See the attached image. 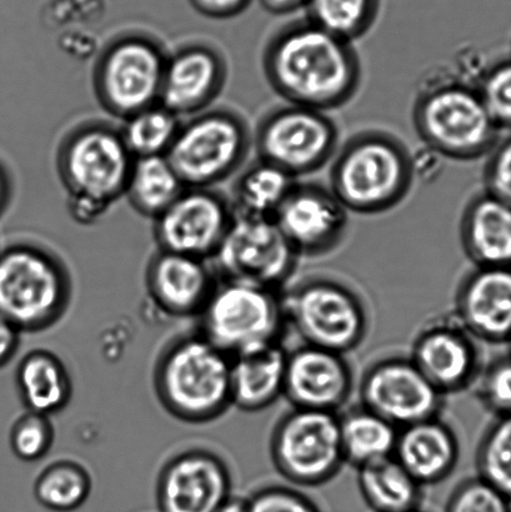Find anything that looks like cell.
<instances>
[{"instance_id": "cell-6", "label": "cell", "mask_w": 511, "mask_h": 512, "mask_svg": "<svg viewBox=\"0 0 511 512\" xmlns=\"http://www.w3.org/2000/svg\"><path fill=\"white\" fill-rule=\"evenodd\" d=\"M70 301L72 278L52 250L30 240L0 250V314L22 333L52 328Z\"/></svg>"}, {"instance_id": "cell-23", "label": "cell", "mask_w": 511, "mask_h": 512, "mask_svg": "<svg viewBox=\"0 0 511 512\" xmlns=\"http://www.w3.org/2000/svg\"><path fill=\"white\" fill-rule=\"evenodd\" d=\"M457 435L440 416L399 429L394 458L422 486L443 483L457 468Z\"/></svg>"}, {"instance_id": "cell-24", "label": "cell", "mask_w": 511, "mask_h": 512, "mask_svg": "<svg viewBox=\"0 0 511 512\" xmlns=\"http://www.w3.org/2000/svg\"><path fill=\"white\" fill-rule=\"evenodd\" d=\"M460 242L475 266H511V205L475 195L460 219Z\"/></svg>"}, {"instance_id": "cell-25", "label": "cell", "mask_w": 511, "mask_h": 512, "mask_svg": "<svg viewBox=\"0 0 511 512\" xmlns=\"http://www.w3.org/2000/svg\"><path fill=\"white\" fill-rule=\"evenodd\" d=\"M288 351L282 344L265 346L232 358V406L258 413L277 403L284 393Z\"/></svg>"}, {"instance_id": "cell-47", "label": "cell", "mask_w": 511, "mask_h": 512, "mask_svg": "<svg viewBox=\"0 0 511 512\" xmlns=\"http://www.w3.org/2000/svg\"><path fill=\"white\" fill-rule=\"evenodd\" d=\"M509 344H510V353H511V340L509 341Z\"/></svg>"}, {"instance_id": "cell-19", "label": "cell", "mask_w": 511, "mask_h": 512, "mask_svg": "<svg viewBox=\"0 0 511 512\" xmlns=\"http://www.w3.org/2000/svg\"><path fill=\"white\" fill-rule=\"evenodd\" d=\"M232 474L219 455L192 449L175 455L160 471L159 512H214L232 495Z\"/></svg>"}, {"instance_id": "cell-26", "label": "cell", "mask_w": 511, "mask_h": 512, "mask_svg": "<svg viewBox=\"0 0 511 512\" xmlns=\"http://www.w3.org/2000/svg\"><path fill=\"white\" fill-rule=\"evenodd\" d=\"M18 391L28 411L53 415L65 409L73 394L69 371L57 355L33 350L20 361L15 374Z\"/></svg>"}, {"instance_id": "cell-43", "label": "cell", "mask_w": 511, "mask_h": 512, "mask_svg": "<svg viewBox=\"0 0 511 512\" xmlns=\"http://www.w3.org/2000/svg\"><path fill=\"white\" fill-rule=\"evenodd\" d=\"M14 195V182L7 165L0 162V218L8 212Z\"/></svg>"}, {"instance_id": "cell-7", "label": "cell", "mask_w": 511, "mask_h": 512, "mask_svg": "<svg viewBox=\"0 0 511 512\" xmlns=\"http://www.w3.org/2000/svg\"><path fill=\"white\" fill-rule=\"evenodd\" d=\"M253 130L237 110L215 107L187 118L165 157L187 188H215L244 168Z\"/></svg>"}, {"instance_id": "cell-40", "label": "cell", "mask_w": 511, "mask_h": 512, "mask_svg": "<svg viewBox=\"0 0 511 512\" xmlns=\"http://www.w3.org/2000/svg\"><path fill=\"white\" fill-rule=\"evenodd\" d=\"M484 168L485 192L511 205V137L498 142Z\"/></svg>"}, {"instance_id": "cell-13", "label": "cell", "mask_w": 511, "mask_h": 512, "mask_svg": "<svg viewBox=\"0 0 511 512\" xmlns=\"http://www.w3.org/2000/svg\"><path fill=\"white\" fill-rule=\"evenodd\" d=\"M298 259L273 219L235 217L210 260L219 279L280 291L292 278Z\"/></svg>"}, {"instance_id": "cell-16", "label": "cell", "mask_w": 511, "mask_h": 512, "mask_svg": "<svg viewBox=\"0 0 511 512\" xmlns=\"http://www.w3.org/2000/svg\"><path fill=\"white\" fill-rule=\"evenodd\" d=\"M274 222L299 258H317L334 252L344 242L349 212L329 188L298 180Z\"/></svg>"}, {"instance_id": "cell-33", "label": "cell", "mask_w": 511, "mask_h": 512, "mask_svg": "<svg viewBox=\"0 0 511 512\" xmlns=\"http://www.w3.org/2000/svg\"><path fill=\"white\" fill-rule=\"evenodd\" d=\"M308 20L354 43L373 28L379 13V0H308Z\"/></svg>"}, {"instance_id": "cell-44", "label": "cell", "mask_w": 511, "mask_h": 512, "mask_svg": "<svg viewBox=\"0 0 511 512\" xmlns=\"http://www.w3.org/2000/svg\"><path fill=\"white\" fill-rule=\"evenodd\" d=\"M265 10L275 15H287L307 7L308 0H260Z\"/></svg>"}, {"instance_id": "cell-22", "label": "cell", "mask_w": 511, "mask_h": 512, "mask_svg": "<svg viewBox=\"0 0 511 512\" xmlns=\"http://www.w3.org/2000/svg\"><path fill=\"white\" fill-rule=\"evenodd\" d=\"M217 283L208 260L160 249L149 260L145 274L153 303L174 318L199 316Z\"/></svg>"}, {"instance_id": "cell-20", "label": "cell", "mask_w": 511, "mask_h": 512, "mask_svg": "<svg viewBox=\"0 0 511 512\" xmlns=\"http://www.w3.org/2000/svg\"><path fill=\"white\" fill-rule=\"evenodd\" d=\"M353 371L345 355L303 344L288 353L285 399L295 409L338 414L353 393Z\"/></svg>"}, {"instance_id": "cell-39", "label": "cell", "mask_w": 511, "mask_h": 512, "mask_svg": "<svg viewBox=\"0 0 511 512\" xmlns=\"http://www.w3.org/2000/svg\"><path fill=\"white\" fill-rule=\"evenodd\" d=\"M249 512H320L309 496L284 485H270L254 493Z\"/></svg>"}, {"instance_id": "cell-41", "label": "cell", "mask_w": 511, "mask_h": 512, "mask_svg": "<svg viewBox=\"0 0 511 512\" xmlns=\"http://www.w3.org/2000/svg\"><path fill=\"white\" fill-rule=\"evenodd\" d=\"M195 12L210 19H229L242 14L252 0H189Z\"/></svg>"}, {"instance_id": "cell-35", "label": "cell", "mask_w": 511, "mask_h": 512, "mask_svg": "<svg viewBox=\"0 0 511 512\" xmlns=\"http://www.w3.org/2000/svg\"><path fill=\"white\" fill-rule=\"evenodd\" d=\"M473 386L480 403L495 418L511 415V353L482 366Z\"/></svg>"}, {"instance_id": "cell-37", "label": "cell", "mask_w": 511, "mask_h": 512, "mask_svg": "<svg viewBox=\"0 0 511 512\" xmlns=\"http://www.w3.org/2000/svg\"><path fill=\"white\" fill-rule=\"evenodd\" d=\"M477 90L499 130H511V59L489 67Z\"/></svg>"}, {"instance_id": "cell-3", "label": "cell", "mask_w": 511, "mask_h": 512, "mask_svg": "<svg viewBox=\"0 0 511 512\" xmlns=\"http://www.w3.org/2000/svg\"><path fill=\"white\" fill-rule=\"evenodd\" d=\"M329 180V189L349 213H387L412 190L414 157L394 134L363 130L340 144L330 162Z\"/></svg>"}, {"instance_id": "cell-45", "label": "cell", "mask_w": 511, "mask_h": 512, "mask_svg": "<svg viewBox=\"0 0 511 512\" xmlns=\"http://www.w3.org/2000/svg\"><path fill=\"white\" fill-rule=\"evenodd\" d=\"M214 512H249V501L240 496L230 495Z\"/></svg>"}, {"instance_id": "cell-4", "label": "cell", "mask_w": 511, "mask_h": 512, "mask_svg": "<svg viewBox=\"0 0 511 512\" xmlns=\"http://www.w3.org/2000/svg\"><path fill=\"white\" fill-rule=\"evenodd\" d=\"M232 358L203 335L182 336L163 350L154 371L155 393L175 419L204 424L232 406Z\"/></svg>"}, {"instance_id": "cell-32", "label": "cell", "mask_w": 511, "mask_h": 512, "mask_svg": "<svg viewBox=\"0 0 511 512\" xmlns=\"http://www.w3.org/2000/svg\"><path fill=\"white\" fill-rule=\"evenodd\" d=\"M92 493V478L74 461H57L38 476L34 496L38 504L53 512H73L87 503Z\"/></svg>"}, {"instance_id": "cell-46", "label": "cell", "mask_w": 511, "mask_h": 512, "mask_svg": "<svg viewBox=\"0 0 511 512\" xmlns=\"http://www.w3.org/2000/svg\"><path fill=\"white\" fill-rule=\"evenodd\" d=\"M410 512H422V511H420V510H415V511H410Z\"/></svg>"}, {"instance_id": "cell-1", "label": "cell", "mask_w": 511, "mask_h": 512, "mask_svg": "<svg viewBox=\"0 0 511 512\" xmlns=\"http://www.w3.org/2000/svg\"><path fill=\"white\" fill-rule=\"evenodd\" d=\"M265 79L284 103L328 113L345 107L363 83L353 43L305 19L285 25L265 44Z\"/></svg>"}, {"instance_id": "cell-10", "label": "cell", "mask_w": 511, "mask_h": 512, "mask_svg": "<svg viewBox=\"0 0 511 512\" xmlns=\"http://www.w3.org/2000/svg\"><path fill=\"white\" fill-rule=\"evenodd\" d=\"M287 325L303 344L348 354L363 344L369 316L360 296L342 281L313 276L283 294Z\"/></svg>"}, {"instance_id": "cell-11", "label": "cell", "mask_w": 511, "mask_h": 512, "mask_svg": "<svg viewBox=\"0 0 511 512\" xmlns=\"http://www.w3.org/2000/svg\"><path fill=\"white\" fill-rule=\"evenodd\" d=\"M340 147L338 124L328 113L284 103L260 118L253 132L258 159L295 179L327 167Z\"/></svg>"}, {"instance_id": "cell-34", "label": "cell", "mask_w": 511, "mask_h": 512, "mask_svg": "<svg viewBox=\"0 0 511 512\" xmlns=\"http://www.w3.org/2000/svg\"><path fill=\"white\" fill-rule=\"evenodd\" d=\"M478 476L511 501V415L497 418L477 451Z\"/></svg>"}, {"instance_id": "cell-42", "label": "cell", "mask_w": 511, "mask_h": 512, "mask_svg": "<svg viewBox=\"0 0 511 512\" xmlns=\"http://www.w3.org/2000/svg\"><path fill=\"white\" fill-rule=\"evenodd\" d=\"M20 334L22 331L0 314V368L7 365L17 354Z\"/></svg>"}, {"instance_id": "cell-8", "label": "cell", "mask_w": 511, "mask_h": 512, "mask_svg": "<svg viewBox=\"0 0 511 512\" xmlns=\"http://www.w3.org/2000/svg\"><path fill=\"white\" fill-rule=\"evenodd\" d=\"M199 334L230 358L279 344L287 330L283 293L219 279L199 314Z\"/></svg>"}, {"instance_id": "cell-2", "label": "cell", "mask_w": 511, "mask_h": 512, "mask_svg": "<svg viewBox=\"0 0 511 512\" xmlns=\"http://www.w3.org/2000/svg\"><path fill=\"white\" fill-rule=\"evenodd\" d=\"M134 160L113 124L88 120L70 129L55 155L70 217L82 225L102 219L124 198Z\"/></svg>"}, {"instance_id": "cell-29", "label": "cell", "mask_w": 511, "mask_h": 512, "mask_svg": "<svg viewBox=\"0 0 511 512\" xmlns=\"http://www.w3.org/2000/svg\"><path fill=\"white\" fill-rule=\"evenodd\" d=\"M182 179L165 155L135 158L124 198L135 213L154 220L183 193Z\"/></svg>"}, {"instance_id": "cell-15", "label": "cell", "mask_w": 511, "mask_h": 512, "mask_svg": "<svg viewBox=\"0 0 511 512\" xmlns=\"http://www.w3.org/2000/svg\"><path fill=\"white\" fill-rule=\"evenodd\" d=\"M360 401L398 429L440 416L444 395L410 358H387L370 365L360 381Z\"/></svg>"}, {"instance_id": "cell-9", "label": "cell", "mask_w": 511, "mask_h": 512, "mask_svg": "<svg viewBox=\"0 0 511 512\" xmlns=\"http://www.w3.org/2000/svg\"><path fill=\"white\" fill-rule=\"evenodd\" d=\"M167 49L145 32H125L110 39L95 60L92 83L100 107L127 119L160 102Z\"/></svg>"}, {"instance_id": "cell-38", "label": "cell", "mask_w": 511, "mask_h": 512, "mask_svg": "<svg viewBox=\"0 0 511 512\" xmlns=\"http://www.w3.org/2000/svg\"><path fill=\"white\" fill-rule=\"evenodd\" d=\"M445 512H511V501L477 476L454 489Z\"/></svg>"}, {"instance_id": "cell-14", "label": "cell", "mask_w": 511, "mask_h": 512, "mask_svg": "<svg viewBox=\"0 0 511 512\" xmlns=\"http://www.w3.org/2000/svg\"><path fill=\"white\" fill-rule=\"evenodd\" d=\"M234 219L229 198L215 188H185L153 220V237L160 250L210 260Z\"/></svg>"}, {"instance_id": "cell-30", "label": "cell", "mask_w": 511, "mask_h": 512, "mask_svg": "<svg viewBox=\"0 0 511 512\" xmlns=\"http://www.w3.org/2000/svg\"><path fill=\"white\" fill-rule=\"evenodd\" d=\"M345 463L359 469L394 455L399 429L360 405L339 415Z\"/></svg>"}, {"instance_id": "cell-17", "label": "cell", "mask_w": 511, "mask_h": 512, "mask_svg": "<svg viewBox=\"0 0 511 512\" xmlns=\"http://www.w3.org/2000/svg\"><path fill=\"white\" fill-rule=\"evenodd\" d=\"M478 344L455 314L443 315L419 331L409 358L445 396L473 386L482 369Z\"/></svg>"}, {"instance_id": "cell-36", "label": "cell", "mask_w": 511, "mask_h": 512, "mask_svg": "<svg viewBox=\"0 0 511 512\" xmlns=\"http://www.w3.org/2000/svg\"><path fill=\"white\" fill-rule=\"evenodd\" d=\"M10 448L19 460L35 463L49 453L54 441V426L49 416L27 411L10 430Z\"/></svg>"}, {"instance_id": "cell-12", "label": "cell", "mask_w": 511, "mask_h": 512, "mask_svg": "<svg viewBox=\"0 0 511 512\" xmlns=\"http://www.w3.org/2000/svg\"><path fill=\"white\" fill-rule=\"evenodd\" d=\"M270 456L290 484L317 488L329 483L345 464L339 415L293 408L275 425Z\"/></svg>"}, {"instance_id": "cell-31", "label": "cell", "mask_w": 511, "mask_h": 512, "mask_svg": "<svg viewBox=\"0 0 511 512\" xmlns=\"http://www.w3.org/2000/svg\"><path fill=\"white\" fill-rule=\"evenodd\" d=\"M183 119L163 104H154L123 120L120 133L134 158L167 155Z\"/></svg>"}, {"instance_id": "cell-21", "label": "cell", "mask_w": 511, "mask_h": 512, "mask_svg": "<svg viewBox=\"0 0 511 512\" xmlns=\"http://www.w3.org/2000/svg\"><path fill=\"white\" fill-rule=\"evenodd\" d=\"M454 314L479 343H509L511 266H475L459 285Z\"/></svg>"}, {"instance_id": "cell-28", "label": "cell", "mask_w": 511, "mask_h": 512, "mask_svg": "<svg viewBox=\"0 0 511 512\" xmlns=\"http://www.w3.org/2000/svg\"><path fill=\"white\" fill-rule=\"evenodd\" d=\"M358 486L374 512L420 510L423 488L394 456L358 469Z\"/></svg>"}, {"instance_id": "cell-27", "label": "cell", "mask_w": 511, "mask_h": 512, "mask_svg": "<svg viewBox=\"0 0 511 512\" xmlns=\"http://www.w3.org/2000/svg\"><path fill=\"white\" fill-rule=\"evenodd\" d=\"M298 179L262 159L244 168L229 198L235 217L273 219Z\"/></svg>"}, {"instance_id": "cell-5", "label": "cell", "mask_w": 511, "mask_h": 512, "mask_svg": "<svg viewBox=\"0 0 511 512\" xmlns=\"http://www.w3.org/2000/svg\"><path fill=\"white\" fill-rule=\"evenodd\" d=\"M413 125L425 147L458 162L488 155L500 132L477 88L453 75L424 83L413 105Z\"/></svg>"}, {"instance_id": "cell-18", "label": "cell", "mask_w": 511, "mask_h": 512, "mask_svg": "<svg viewBox=\"0 0 511 512\" xmlns=\"http://www.w3.org/2000/svg\"><path fill=\"white\" fill-rule=\"evenodd\" d=\"M222 50L208 42H188L168 54L160 104L179 118H190L213 107L228 82Z\"/></svg>"}]
</instances>
